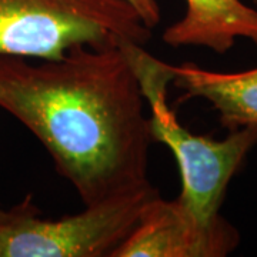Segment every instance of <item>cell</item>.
I'll return each instance as SVG.
<instances>
[{"instance_id":"obj_1","label":"cell","mask_w":257,"mask_h":257,"mask_svg":"<svg viewBox=\"0 0 257 257\" xmlns=\"http://www.w3.org/2000/svg\"><path fill=\"white\" fill-rule=\"evenodd\" d=\"M0 107L29 128L84 206L149 183L147 101L123 43L33 64L0 55Z\"/></svg>"},{"instance_id":"obj_2","label":"cell","mask_w":257,"mask_h":257,"mask_svg":"<svg viewBox=\"0 0 257 257\" xmlns=\"http://www.w3.org/2000/svg\"><path fill=\"white\" fill-rule=\"evenodd\" d=\"M149 107L153 142L172 150L182 176L179 202L203 221L221 219L220 207L230 180L247 155L257 146V126L229 132L221 140L194 135L177 120L167 104V86L173 80V66L147 53L142 45L124 42Z\"/></svg>"},{"instance_id":"obj_3","label":"cell","mask_w":257,"mask_h":257,"mask_svg":"<svg viewBox=\"0 0 257 257\" xmlns=\"http://www.w3.org/2000/svg\"><path fill=\"white\" fill-rule=\"evenodd\" d=\"M150 37L126 0H0V55L55 60L76 45L145 46Z\"/></svg>"},{"instance_id":"obj_4","label":"cell","mask_w":257,"mask_h":257,"mask_svg":"<svg viewBox=\"0 0 257 257\" xmlns=\"http://www.w3.org/2000/svg\"><path fill=\"white\" fill-rule=\"evenodd\" d=\"M159 194L149 182L52 220L28 196L0 221V257H111Z\"/></svg>"},{"instance_id":"obj_5","label":"cell","mask_w":257,"mask_h":257,"mask_svg":"<svg viewBox=\"0 0 257 257\" xmlns=\"http://www.w3.org/2000/svg\"><path fill=\"white\" fill-rule=\"evenodd\" d=\"M239 243V231L224 217L203 221L177 197L165 200L159 194L111 257H224Z\"/></svg>"},{"instance_id":"obj_6","label":"cell","mask_w":257,"mask_h":257,"mask_svg":"<svg viewBox=\"0 0 257 257\" xmlns=\"http://www.w3.org/2000/svg\"><path fill=\"white\" fill-rule=\"evenodd\" d=\"M184 2V16L163 33V42L170 47H204L223 55L237 39L257 46V9L241 0Z\"/></svg>"},{"instance_id":"obj_7","label":"cell","mask_w":257,"mask_h":257,"mask_svg":"<svg viewBox=\"0 0 257 257\" xmlns=\"http://www.w3.org/2000/svg\"><path fill=\"white\" fill-rule=\"evenodd\" d=\"M172 84L182 90V100L199 97L209 101L229 132L257 126V67L221 73L184 63L173 66Z\"/></svg>"},{"instance_id":"obj_8","label":"cell","mask_w":257,"mask_h":257,"mask_svg":"<svg viewBox=\"0 0 257 257\" xmlns=\"http://www.w3.org/2000/svg\"><path fill=\"white\" fill-rule=\"evenodd\" d=\"M126 2L138 12V15L147 28H156L160 23L162 15L157 0H126Z\"/></svg>"},{"instance_id":"obj_9","label":"cell","mask_w":257,"mask_h":257,"mask_svg":"<svg viewBox=\"0 0 257 257\" xmlns=\"http://www.w3.org/2000/svg\"><path fill=\"white\" fill-rule=\"evenodd\" d=\"M8 214H9V210H3V209H0V221L5 220V219L8 217Z\"/></svg>"}]
</instances>
